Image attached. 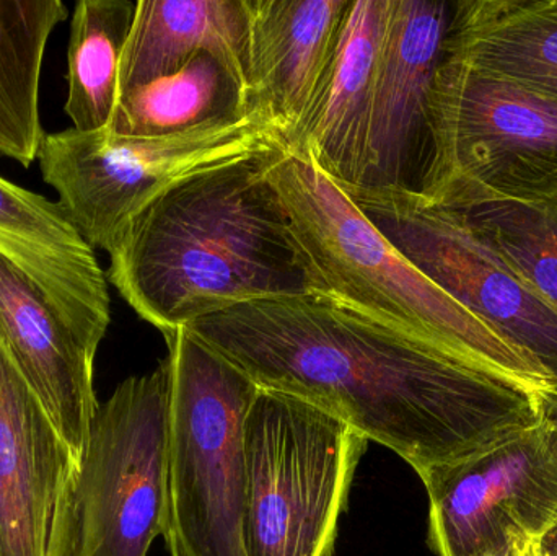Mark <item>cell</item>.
<instances>
[{
	"label": "cell",
	"instance_id": "obj_14",
	"mask_svg": "<svg viewBox=\"0 0 557 556\" xmlns=\"http://www.w3.org/2000/svg\"><path fill=\"white\" fill-rule=\"evenodd\" d=\"M0 343L65 443L82 457L100 404L95 353L58 316L25 273L0 254Z\"/></svg>",
	"mask_w": 557,
	"mask_h": 556
},
{
	"label": "cell",
	"instance_id": "obj_22",
	"mask_svg": "<svg viewBox=\"0 0 557 556\" xmlns=\"http://www.w3.org/2000/svg\"><path fill=\"white\" fill-rule=\"evenodd\" d=\"M136 2L81 0L69 38L65 113L81 133L107 129L120 98V65Z\"/></svg>",
	"mask_w": 557,
	"mask_h": 556
},
{
	"label": "cell",
	"instance_id": "obj_25",
	"mask_svg": "<svg viewBox=\"0 0 557 556\" xmlns=\"http://www.w3.org/2000/svg\"><path fill=\"white\" fill-rule=\"evenodd\" d=\"M516 556H543V554L542 551H540L539 542H533L525 551L520 552V554Z\"/></svg>",
	"mask_w": 557,
	"mask_h": 556
},
{
	"label": "cell",
	"instance_id": "obj_19",
	"mask_svg": "<svg viewBox=\"0 0 557 556\" xmlns=\"http://www.w3.org/2000/svg\"><path fill=\"white\" fill-rule=\"evenodd\" d=\"M251 111L244 82L215 55L201 52L173 74L120 95L107 129L116 136H166Z\"/></svg>",
	"mask_w": 557,
	"mask_h": 556
},
{
	"label": "cell",
	"instance_id": "obj_7",
	"mask_svg": "<svg viewBox=\"0 0 557 556\" xmlns=\"http://www.w3.org/2000/svg\"><path fill=\"white\" fill-rule=\"evenodd\" d=\"M418 191L448 206L468 193H557V100L445 55L429 100Z\"/></svg>",
	"mask_w": 557,
	"mask_h": 556
},
{
	"label": "cell",
	"instance_id": "obj_10",
	"mask_svg": "<svg viewBox=\"0 0 557 556\" xmlns=\"http://www.w3.org/2000/svg\"><path fill=\"white\" fill-rule=\"evenodd\" d=\"M421 480L437 556H516L557 521V459L540 424Z\"/></svg>",
	"mask_w": 557,
	"mask_h": 556
},
{
	"label": "cell",
	"instance_id": "obj_15",
	"mask_svg": "<svg viewBox=\"0 0 557 556\" xmlns=\"http://www.w3.org/2000/svg\"><path fill=\"white\" fill-rule=\"evenodd\" d=\"M350 0H248V98L285 144L339 42Z\"/></svg>",
	"mask_w": 557,
	"mask_h": 556
},
{
	"label": "cell",
	"instance_id": "obj_11",
	"mask_svg": "<svg viewBox=\"0 0 557 556\" xmlns=\"http://www.w3.org/2000/svg\"><path fill=\"white\" fill-rule=\"evenodd\" d=\"M78 469L0 343V556H71Z\"/></svg>",
	"mask_w": 557,
	"mask_h": 556
},
{
	"label": "cell",
	"instance_id": "obj_20",
	"mask_svg": "<svg viewBox=\"0 0 557 556\" xmlns=\"http://www.w3.org/2000/svg\"><path fill=\"white\" fill-rule=\"evenodd\" d=\"M67 18L61 0H0V156L29 166L45 131L39 78L52 29Z\"/></svg>",
	"mask_w": 557,
	"mask_h": 556
},
{
	"label": "cell",
	"instance_id": "obj_12",
	"mask_svg": "<svg viewBox=\"0 0 557 556\" xmlns=\"http://www.w3.org/2000/svg\"><path fill=\"white\" fill-rule=\"evenodd\" d=\"M454 3L389 0L360 188L419 189L428 165L429 100Z\"/></svg>",
	"mask_w": 557,
	"mask_h": 556
},
{
	"label": "cell",
	"instance_id": "obj_8",
	"mask_svg": "<svg viewBox=\"0 0 557 556\" xmlns=\"http://www.w3.org/2000/svg\"><path fill=\"white\" fill-rule=\"evenodd\" d=\"M169 404L163 361L98 407L75 486L71 556H147L165 534Z\"/></svg>",
	"mask_w": 557,
	"mask_h": 556
},
{
	"label": "cell",
	"instance_id": "obj_4",
	"mask_svg": "<svg viewBox=\"0 0 557 556\" xmlns=\"http://www.w3.org/2000/svg\"><path fill=\"white\" fill-rule=\"evenodd\" d=\"M165 339L166 547L172 556H247L245 421L260 388L188 330Z\"/></svg>",
	"mask_w": 557,
	"mask_h": 556
},
{
	"label": "cell",
	"instance_id": "obj_2",
	"mask_svg": "<svg viewBox=\"0 0 557 556\" xmlns=\"http://www.w3.org/2000/svg\"><path fill=\"white\" fill-rule=\"evenodd\" d=\"M274 156L183 182L121 232L108 280L163 336L240 304L311 294L268 178Z\"/></svg>",
	"mask_w": 557,
	"mask_h": 556
},
{
	"label": "cell",
	"instance_id": "obj_21",
	"mask_svg": "<svg viewBox=\"0 0 557 556\" xmlns=\"http://www.w3.org/2000/svg\"><path fill=\"white\" fill-rule=\"evenodd\" d=\"M457 209L507 267L557 316V193L460 196Z\"/></svg>",
	"mask_w": 557,
	"mask_h": 556
},
{
	"label": "cell",
	"instance_id": "obj_17",
	"mask_svg": "<svg viewBox=\"0 0 557 556\" xmlns=\"http://www.w3.org/2000/svg\"><path fill=\"white\" fill-rule=\"evenodd\" d=\"M248 0H139L120 65V95L215 55L248 90Z\"/></svg>",
	"mask_w": 557,
	"mask_h": 556
},
{
	"label": "cell",
	"instance_id": "obj_1",
	"mask_svg": "<svg viewBox=\"0 0 557 556\" xmlns=\"http://www.w3.org/2000/svg\"><path fill=\"white\" fill-rule=\"evenodd\" d=\"M186 330L261 391L320 408L401 457L419 479L540 424L539 392L318 294L240 304Z\"/></svg>",
	"mask_w": 557,
	"mask_h": 556
},
{
	"label": "cell",
	"instance_id": "obj_6",
	"mask_svg": "<svg viewBox=\"0 0 557 556\" xmlns=\"http://www.w3.org/2000/svg\"><path fill=\"white\" fill-rule=\"evenodd\" d=\"M367 444L320 408L260 388L245 421L247 556H333Z\"/></svg>",
	"mask_w": 557,
	"mask_h": 556
},
{
	"label": "cell",
	"instance_id": "obj_13",
	"mask_svg": "<svg viewBox=\"0 0 557 556\" xmlns=\"http://www.w3.org/2000/svg\"><path fill=\"white\" fill-rule=\"evenodd\" d=\"M0 254L97 355L111 322L107 277L59 202L0 176Z\"/></svg>",
	"mask_w": 557,
	"mask_h": 556
},
{
	"label": "cell",
	"instance_id": "obj_3",
	"mask_svg": "<svg viewBox=\"0 0 557 556\" xmlns=\"http://www.w3.org/2000/svg\"><path fill=\"white\" fill-rule=\"evenodd\" d=\"M268 178L284 206L311 294L530 391L552 387L542 368L422 274L307 157L277 153Z\"/></svg>",
	"mask_w": 557,
	"mask_h": 556
},
{
	"label": "cell",
	"instance_id": "obj_9",
	"mask_svg": "<svg viewBox=\"0 0 557 556\" xmlns=\"http://www.w3.org/2000/svg\"><path fill=\"white\" fill-rule=\"evenodd\" d=\"M422 274L522 353L557 387V316L457 209L405 188L343 186Z\"/></svg>",
	"mask_w": 557,
	"mask_h": 556
},
{
	"label": "cell",
	"instance_id": "obj_24",
	"mask_svg": "<svg viewBox=\"0 0 557 556\" xmlns=\"http://www.w3.org/2000/svg\"><path fill=\"white\" fill-rule=\"evenodd\" d=\"M543 556H557V521L539 541Z\"/></svg>",
	"mask_w": 557,
	"mask_h": 556
},
{
	"label": "cell",
	"instance_id": "obj_5",
	"mask_svg": "<svg viewBox=\"0 0 557 556\" xmlns=\"http://www.w3.org/2000/svg\"><path fill=\"white\" fill-rule=\"evenodd\" d=\"M287 150L260 111L185 133L116 136L108 129L46 134L38 160L78 234L110 254L121 232L160 196L183 182Z\"/></svg>",
	"mask_w": 557,
	"mask_h": 556
},
{
	"label": "cell",
	"instance_id": "obj_16",
	"mask_svg": "<svg viewBox=\"0 0 557 556\" xmlns=\"http://www.w3.org/2000/svg\"><path fill=\"white\" fill-rule=\"evenodd\" d=\"M389 0H350L330 67L287 139L341 186H357L366 162L367 131Z\"/></svg>",
	"mask_w": 557,
	"mask_h": 556
},
{
	"label": "cell",
	"instance_id": "obj_18",
	"mask_svg": "<svg viewBox=\"0 0 557 556\" xmlns=\"http://www.w3.org/2000/svg\"><path fill=\"white\" fill-rule=\"evenodd\" d=\"M444 54L557 100V0H461Z\"/></svg>",
	"mask_w": 557,
	"mask_h": 556
},
{
	"label": "cell",
	"instance_id": "obj_23",
	"mask_svg": "<svg viewBox=\"0 0 557 556\" xmlns=\"http://www.w3.org/2000/svg\"><path fill=\"white\" fill-rule=\"evenodd\" d=\"M540 427L557 459V387L539 391Z\"/></svg>",
	"mask_w": 557,
	"mask_h": 556
}]
</instances>
